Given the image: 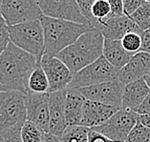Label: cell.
<instances>
[{"instance_id": "cell-22", "label": "cell", "mask_w": 150, "mask_h": 142, "mask_svg": "<svg viewBox=\"0 0 150 142\" xmlns=\"http://www.w3.org/2000/svg\"><path fill=\"white\" fill-rule=\"evenodd\" d=\"M129 17L142 32L150 29V0L144 1L140 8Z\"/></svg>"}, {"instance_id": "cell-14", "label": "cell", "mask_w": 150, "mask_h": 142, "mask_svg": "<svg viewBox=\"0 0 150 142\" xmlns=\"http://www.w3.org/2000/svg\"><path fill=\"white\" fill-rule=\"evenodd\" d=\"M65 96L66 90L49 93V133L59 138L68 127L65 118Z\"/></svg>"}, {"instance_id": "cell-24", "label": "cell", "mask_w": 150, "mask_h": 142, "mask_svg": "<svg viewBox=\"0 0 150 142\" xmlns=\"http://www.w3.org/2000/svg\"><path fill=\"white\" fill-rule=\"evenodd\" d=\"M124 50L128 53L135 54L139 53L142 48V34L137 32H130L123 36V38L120 40Z\"/></svg>"}, {"instance_id": "cell-29", "label": "cell", "mask_w": 150, "mask_h": 142, "mask_svg": "<svg viewBox=\"0 0 150 142\" xmlns=\"http://www.w3.org/2000/svg\"><path fill=\"white\" fill-rule=\"evenodd\" d=\"M108 1H109V4H110L111 11H110L109 16L106 18L105 20L110 19V18H116V17H120V16L125 15L123 13V6H122V0H108ZM105 20H103V21H105ZM103 21H102V22H103Z\"/></svg>"}, {"instance_id": "cell-12", "label": "cell", "mask_w": 150, "mask_h": 142, "mask_svg": "<svg viewBox=\"0 0 150 142\" xmlns=\"http://www.w3.org/2000/svg\"><path fill=\"white\" fill-rule=\"evenodd\" d=\"M27 120L39 127L44 133H49V93L25 94Z\"/></svg>"}, {"instance_id": "cell-30", "label": "cell", "mask_w": 150, "mask_h": 142, "mask_svg": "<svg viewBox=\"0 0 150 142\" xmlns=\"http://www.w3.org/2000/svg\"><path fill=\"white\" fill-rule=\"evenodd\" d=\"M10 42L11 41H10L8 25L4 21V22L0 23V56L7 49Z\"/></svg>"}, {"instance_id": "cell-20", "label": "cell", "mask_w": 150, "mask_h": 142, "mask_svg": "<svg viewBox=\"0 0 150 142\" xmlns=\"http://www.w3.org/2000/svg\"><path fill=\"white\" fill-rule=\"evenodd\" d=\"M29 93H48L49 82L45 72L40 65V61L32 72L28 83Z\"/></svg>"}, {"instance_id": "cell-38", "label": "cell", "mask_w": 150, "mask_h": 142, "mask_svg": "<svg viewBox=\"0 0 150 142\" xmlns=\"http://www.w3.org/2000/svg\"><path fill=\"white\" fill-rule=\"evenodd\" d=\"M4 18L2 17V15H0V23H2V22H4Z\"/></svg>"}, {"instance_id": "cell-3", "label": "cell", "mask_w": 150, "mask_h": 142, "mask_svg": "<svg viewBox=\"0 0 150 142\" xmlns=\"http://www.w3.org/2000/svg\"><path fill=\"white\" fill-rule=\"evenodd\" d=\"M39 20L44 32V54L54 56L76 42L83 34L94 30L93 28L86 25L54 19L43 15Z\"/></svg>"}, {"instance_id": "cell-23", "label": "cell", "mask_w": 150, "mask_h": 142, "mask_svg": "<svg viewBox=\"0 0 150 142\" xmlns=\"http://www.w3.org/2000/svg\"><path fill=\"white\" fill-rule=\"evenodd\" d=\"M45 134L47 133L28 120L23 124L20 133L22 142H42Z\"/></svg>"}, {"instance_id": "cell-26", "label": "cell", "mask_w": 150, "mask_h": 142, "mask_svg": "<svg viewBox=\"0 0 150 142\" xmlns=\"http://www.w3.org/2000/svg\"><path fill=\"white\" fill-rule=\"evenodd\" d=\"M110 11L111 8L108 0H95L92 5V14L98 24L109 16Z\"/></svg>"}, {"instance_id": "cell-8", "label": "cell", "mask_w": 150, "mask_h": 142, "mask_svg": "<svg viewBox=\"0 0 150 142\" xmlns=\"http://www.w3.org/2000/svg\"><path fill=\"white\" fill-rule=\"evenodd\" d=\"M138 118L137 112L120 109L105 123L91 130L103 134L113 142H125L127 136L138 123Z\"/></svg>"}, {"instance_id": "cell-2", "label": "cell", "mask_w": 150, "mask_h": 142, "mask_svg": "<svg viewBox=\"0 0 150 142\" xmlns=\"http://www.w3.org/2000/svg\"><path fill=\"white\" fill-rule=\"evenodd\" d=\"M103 43V35L100 31L94 29L79 36L76 42L61 51L56 57L75 75L102 56Z\"/></svg>"}, {"instance_id": "cell-7", "label": "cell", "mask_w": 150, "mask_h": 142, "mask_svg": "<svg viewBox=\"0 0 150 142\" xmlns=\"http://www.w3.org/2000/svg\"><path fill=\"white\" fill-rule=\"evenodd\" d=\"M1 15L10 27L39 20L43 14L35 0H2Z\"/></svg>"}, {"instance_id": "cell-11", "label": "cell", "mask_w": 150, "mask_h": 142, "mask_svg": "<svg viewBox=\"0 0 150 142\" xmlns=\"http://www.w3.org/2000/svg\"><path fill=\"white\" fill-rule=\"evenodd\" d=\"M40 65L45 72L49 82L48 93L66 90L73 80V74L69 68L57 57L43 54Z\"/></svg>"}, {"instance_id": "cell-19", "label": "cell", "mask_w": 150, "mask_h": 142, "mask_svg": "<svg viewBox=\"0 0 150 142\" xmlns=\"http://www.w3.org/2000/svg\"><path fill=\"white\" fill-rule=\"evenodd\" d=\"M134 54L124 50L120 40L104 39L102 56L110 63L116 70L120 71L129 62Z\"/></svg>"}, {"instance_id": "cell-21", "label": "cell", "mask_w": 150, "mask_h": 142, "mask_svg": "<svg viewBox=\"0 0 150 142\" xmlns=\"http://www.w3.org/2000/svg\"><path fill=\"white\" fill-rule=\"evenodd\" d=\"M89 129L76 125L68 126L60 137L61 142H88Z\"/></svg>"}, {"instance_id": "cell-18", "label": "cell", "mask_w": 150, "mask_h": 142, "mask_svg": "<svg viewBox=\"0 0 150 142\" xmlns=\"http://www.w3.org/2000/svg\"><path fill=\"white\" fill-rule=\"evenodd\" d=\"M79 89H66V96H65V118L68 126L80 125L82 116L83 105L85 102Z\"/></svg>"}, {"instance_id": "cell-10", "label": "cell", "mask_w": 150, "mask_h": 142, "mask_svg": "<svg viewBox=\"0 0 150 142\" xmlns=\"http://www.w3.org/2000/svg\"><path fill=\"white\" fill-rule=\"evenodd\" d=\"M79 90L86 100L108 105L117 108L118 110L122 109L123 85L120 84L119 80L101 83Z\"/></svg>"}, {"instance_id": "cell-34", "label": "cell", "mask_w": 150, "mask_h": 142, "mask_svg": "<svg viewBox=\"0 0 150 142\" xmlns=\"http://www.w3.org/2000/svg\"><path fill=\"white\" fill-rule=\"evenodd\" d=\"M138 115H150V92L137 111Z\"/></svg>"}, {"instance_id": "cell-13", "label": "cell", "mask_w": 150, "mask_h": 142, "mask_svg": "<svg viewBox=\"0 0 150 142\" xmlns=\"http://www.w3.org/2000/svg\"><path fill=\"white\" fill-rule=\"evenodd\" d=\"M150 72V54L139 52L131 57L125 66L118 72V80L123 86L137 80L144 79Z\"/></svg>"}, {"instance_id": "cell-40", "label": "cell", "mask_w": 150, "mask_h": 142, "mask_svg": "<svg viewBox=\"0 0 150 142\" xmlns=\"http://www.w3.org/2000/svg\"><path fill=\"white\" fill-rule=\"evenodd\" d=\"M1 6H2V0H0V15H1Z\"/></svg>"}, {"instance_id": "cell-37", "label": "cell", "mask_w": 150, "mask_h": 142, "mask_svg": "<svg viewBox=\"0 0 150 142\" xmlns=\"http://www.w3.org/2000/svg\"><path fill=\"white\" fill-rule=\"evenodd\" d=\"M144 80L145 81L146 85H147V86L149 87V89H150V72H149L148 74L144 76Z\"/></svg>"}, {"instance_id": "cell-9", "label": "cell", "mask_w": 150, "mask_h": 142, "mask_svg": "<svg viewBox=\"0 0 150 142\" xmlns=\"http://www.w3.org/2000/svg\"><path fill=\"white\" fill-rule=\"evenodd\" d=\"M38 4L43 16L90 26L75 0H39Z\"/></svg>"}, {"instance_id": "cell-15", "label": "cell", "mask_w": 150, "mask_h": 142, "mask_svg": "<svg viewBox=\"0 0 150 142\" xmlns=\"http://www.w3.org/2000/svg\"><path fill=\"white\" fill-rule=\"evenodd\" d=\"M98 31L101 32L104 39L109 40H122L124 35L130 32H137L140 34L144 32L129 16L126 15L103 21L98 28Z\"/></svg>"}, {"instance_id": "cell-36", "label": "cell", "mask_w": 150, "mask_h": 142, "mask_svg": "<svg viewBox=\"0 0 150 142\" xmlns=\"http://www.w3.org/2000/svg\"><path fill=\"white\" fill-rule=\"evenodd\" d=\"M42 142H61V139L59 137L54 136L52 134L47 133L44 134V136H43Z\"/></svg>"}, {"instance_id": "cell-6", "label": "cell", "mask_w": 150, "mask_h": 142, "mask_svg": "<svg viewBox=\"0 0 150 142\" xmlns=\"http://www.w3.org/2000/svg\"><path fill=\"white\" fill-rule=\"evenodd\" d=\"M118 72L103 56H100L92 64L73 75V80L68 88L81 89L115 81L118 80Z\"/></svg>"}, {"instance_id": "cell-17", "label": "cell", "mask_w": 150, "mask_h": 142, "mask_svg": "<svg viewBox=\"0 0 150 142\" xmlns=\"http://www.w3.org/2000/svg\"><path fill=\"white\" fill-rule=\"evenodd\" d=\"M150 92L149 87L144 79L137 80L123 86L122 109L137 112Z\"/></svg>"}, {"instance_id": "cell-32", "label": "cell", "mask_w": 150, "mask_h": 142, "mask_svg": "<svg viewBox=\"0 0 150 142\" xmlns=\"http://www.w3.org/2000/svg\"><path fill=\"white\" fill-rule=\"evenodd\" d=\"M88 142H113L103 134L89 129L88 133Z\"/></svg>"}, {"instance_id": "cell-31", "label": "cell", "mask_w": 150, "mask_h": 142, "mask_svg": "<svg viewBox=\"0 0 150 142\" xmlns=\"http://www.w3.org/2000/svg\"><path fill=\"white\" fill-rule=\"evenodd\" d=\"M144 0H123V13L126 16H131L142 5Z\"/></svg>"}, {"instance_id": "cell-33", "label": "cell", "mask_w": 150, "mask_h": 142, "mask_svg": "<svg viewBox=\"0 0 150 142\" xmlns=\"http://www.w3.org/2000/svg\"><path fill=\"white\" fill-rule=\"evenodd\" d=\"M140 52H144L150 54V29L142 34V48Z\"/></svg>"}, {"instance_id": "cell-16", "label": "cell", "mask_w": 150, "mask_h": 142, "mask_svg": "<svg viewBox=\"0 0 150 142\" xmlns=\"http://www.w3.org/2000/svg\"><path fill=\"white\" fill-rule=\"evenodd\" d=\"M119 110L117 108L108 106L98 102L85 100L83 105L82 116L80 126L92 129L105 123Z\"/></svg>"}, {"instance_id": "cell-1", "label": "cell", "mask_w": 150, "mask_h": 142, "mask_svg": "<svg viewBox=\"0 0 150 142\" xmlns=\"http://www.w3.org/2000/svg\"><path fill=\"white\" fill-rule=\"evenodd\" d=\"M39 61L35 56L10 42L7 49L0 56V83L2 92L14 91L27 94L29 93V79Z\"/></svg>"}, {"instance_id": "cell-25", "label": "cell", "mask_w": 150, "mask_h": 142, "mask_svg": "<svg viewBox=\"0 0 150 142\" xmlns=\"http://www.w3.org/2000/svg\"><path fill=\"white\" fill-rule=\"evenodd\" d=\"M125 142H150V129L138 121L127 136Z\"/></svg>"}, {"instance_id": "cell-28", "label": "cell", "mask_w": 150, "mask_h": 142, "mask_svg": "<svg viewBox=\"0 0 150 142\" xmlns=\"http://www.w3.org/2000/svg\"><path fill=\"white\" fill-rule=\"evenodd\" d=\"M21 128L22 126H16L13 128L5 131L1 134V136L4 138L5 142H22L21 139Z\"/></svg>"}, {"instance_id": "cell-35", "label": "cell", "mask_w": 150, "mask_h": 142, "mask_svg": "<svg viewBox=\"0 0 150 142\" xmlns=\"http://www.w3.org/2000/svg\"><path fill=\"white\" fill-rule=\"evenodd\" d=\"M139 122L150 129V115H139Z\"/></svg>"}, {"instance_id": "cell-4", "label": "cell", "mask_w": 150, "mask_h": 142, "mask_svg": "<svg viewBox=\"0 0 150 142\" xmlns=\"http://www.w3.org/2000/svg\"><path fill=\"white\" fill-rule=\"evenodd\" d=\"M10 41L17 48L41 59L45 52L44 32L40 20L10 26Z\"/></svg>"}, {"instance_id": "cell-39", "label": "cell", "mask_w": 150, "mask_h": 142, "mask_svg": "<svg viewBox=\"0 0 150 142\" xmlns=\"http://www.w3.org/2000/svg\"><path fill=\"white\" fill-rule=\"evenodd\" d=\"M0 142H5L4 141V138H3V136H1V134H0Z\"/></svg>"}, {"instance_id": "cell-27", "label": "cell", "mask_w": 150, "mask_h": 142, "mask_svg": "<svg viewBox=\"0 0 150 142\" xmlns=\"http://www.w3.org/2000/svg\"><path fill=\"white\" fill-rule=\"evenodd\" d=\"M94 1L95 0H76V3H78L80 13H81L82 15L85 17V19L89 22L90 26L93 29H95V30H98L100 24L95 19L92 14V5Z\"/></svg>"}, {"instance_id": "cell-5", "label": "cell", "mask_w": 150, "mask_h": 142, "mask_svg": "<svg viewBox=\"0 0 150 142\" xmlns=\"http://www.w3.org/2000/svg\"><path fill=\"white\" fill-rule=\"evenodd\" d=\"M26 121L25 94L14 91L0 93V134Z\"/></svg>"}, {"instance_id": "cell-41", "label": "cell", "mask_w": 150, "mask_h": 142, "mask_svg": "<svg viewBox=\"0 0 150 142\" xmlns=\"http://www.w3.org/2000/svg\"><path fill=\"white\" fill-rule=\"evenodd\" d=\"M2 92V88H1V83H0V93Z\"/></svg>"}]
</instances>
